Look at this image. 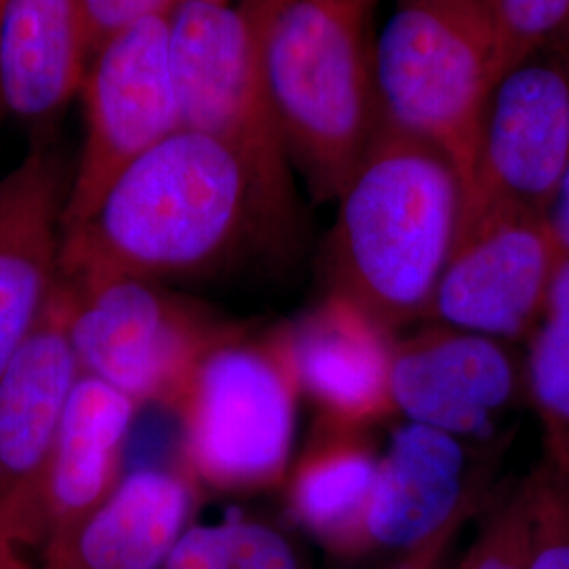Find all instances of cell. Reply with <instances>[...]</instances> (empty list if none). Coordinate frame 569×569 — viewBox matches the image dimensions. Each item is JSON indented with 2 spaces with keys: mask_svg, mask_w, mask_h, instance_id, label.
Segmentation results:
<instances>
[{
  "mask_svg": "<svg viewBox=\"0 0 569 569\" xmlns=\"http://www.w3.org/2000/svg\"><path fill=\"white\" fill-rule=\"evenodd\" d=\"M298 222L296 186L182 127L129 164L87 222L63 232L60 274L203 279L256 247L291 243Z\"/></svg>",
  "mask_w": 569,
  "mask_h": 569,
  "instance_id": "obj_1",
  "label": "cell"
},
{
  "mask_svg": "<svg viewBox=\"0 0 569 569\" xmlns=\"http://www.w3.org/2000/svg\"><path fill=\"white\" fill-rule=\"evenodd\" d=\"M336 203L329 291L392 333L427 319L462 213V182L448 157L380 121Z\"/></svg>",
  "mask_w": 569,
  "mask_h": 569,
  "instance_id": "obj_2",
  "label": "cell"
},
{
  "mask_svg": "<svg viewBox=\"0 0 569 569\" xmlns=\"http://www.w3.org/2000/svg\"><path fill=\"white\" fill-rule=\"evenodd\" d=\"M241 2L289 163L317 201H336L382 121L371 37L378 0Z\"/></svg>",
  "mask_w": 569,
  "mask_h": 569,
  "instance_id": "obj_3",
  "label": "cell"
},
{
  "mask_svg": "<svg viewBox=\"0 0 569 569\" xmlns=\"http://www.w3.org/2000/svg\"><path fill=\"white\" fill-rule=\"evenodd\" d=\"M373 72L382 121L443 152L465 199L483 110L502 77L488 0H395L373 39Z\"/></svg>",
  "mask_w": 569,
  "mask_h": 569,
  "instance_id": "obj_4",
  "label": "cell"
},
{
  "mask_svg": "<svg viewBox=\"0 0 569 569\" xmlns=\"http://www.w3.org/2000/svg\"><path fill=\"white\" fill-rule=\"evenodd\" d=\"M302 397L287 326L213 348L183 390V470L216 491L281 483L293 462Z\"/></svg>",
  "mask_w": 569,
  "mask_h": 569,
  "instance_id": "obj_5",
  "label": "cell"
},
{
  "mask_svg": "<svg viewBox=\"0 0 569 569\" xmlns=\"http://www.w3.org/2000/svg\"><path fill=\"white\" fill-rule=\"evenodd\" d=\"M68 333L81 376L138 406L176 409L204 357L244 329L163 283L136 277L66 279Z\"/></svg>",
  "mask_w": 569,
  "mask_h": 569,
  "instance_id": "obj_6",
  "label": "cell"
},
{
  "mask_svg": "<svg viewBox=\"0 0 569 569\" xmlns=\"http://www.w3.org/2000/svg\"><path fill=\"white\" fill-rule=\"evenodd\" d=\"M167 26L182 127L228 143L272 182L296 186L243 2L182 0Z\"/></svg>",
  "mask_w": 569,
  "mask_h": 569,
  "instance_id": "obj_7",
  "label": "cell"
},
{
  "mask_svg": "<svg viewBox=\"0 0 569 569\" xmlns=\"http://www.w3.org/2000/svg\"><path fill=\"white\" fill-rule=\"evenodd\" d=\"M84 138L63 211V232L89 220L131 163L182 129L167 18L131 26L100 44L82 77Z\"/></svg>",
  "mask_w": 569,
  "mask_h": 569,
  "instance_id": "obj_8",
  "label": "cell"
},
{
  "mask_svg": "<svg viewBox=\"0 0 569 569\" xmlns=\"http://www.w3.org/2000/svg\"><path fill=\"white\" fill-rule=\"evenodd\" d=\"M568 161L569 47H552L493 84L460 218L486 209L545 216Z\"/></svg>",
  "mask_w": 569,
  "mask_h": 569,
  "instance_id": "obj_9",
  "label": "cell"
},
{
  "mask_svg": "<svg viewBox=\"0 0 569 569\" xmlns=\"http://www.w3.org/2000/svg\"><path fill=\"white\" fill-rule=\"evenodd\" d=\"M559 264L545 216L512 209L462 216L427 319L500 342L529 338Z\"/></svg>",
  "mask_w": 569,
  "mask_h": 569,
  "instance_id": "obj_10",
  "label": "cell"
},
{
  "mask_svg": "<svg viewBox=\"0 0 569 569\" xmlns=\"http://www.w3.org/2000/svg\"><path fill=\"white\" fill-rule=\"evenodd\" d=\"M519 378L507 342L467 329L435 323L395 340V413L460 441L496 428L519 395Z\"/></svg>",
  "mask_w": 569,
  "mask_h": 569,
  "instance_id": "obj_11",
  "label": "cell"
},
{
  "mask_svg": "<svg viewBox=\"0 0 569 569\" xmlns=\"http://www.w3.org/2000/svg\"><path fill=\"white\" fill-rule=\"evenodd\" d=\"M140 406L117 388L81 376L63 409L37 489L0 540L41 552L121 483L124 451Z\"/></svg>",
  "mask_w": 569,
  "mask_h": 569,
  "instance_id": "obj_12",
  "label": "cell"
},
{
  "mask_svg": "<svg viewBox=\"0 0 569 569\" xmlns=\"http://www.w3.org/2000/svg\"><path fill=\"white\" fill-rule=\"evenodd\" d=\"M68 317L70 293L60 274L39 323L0 369V536L30 502L81 378Z\"/></svg>",
  "mask_w": 569,
  "mask_h": 569,
  "instance_id": "obj_13",
  "label": "cell"
},
{
  "mask_svg": "<svg viewBox=\"0 0 569 569\" xmlns=\"http://www.w3.org/2000/svg\"><path fill=\"white\" fill-rule=\"evenodd\" d=\"M70 180L63 157L42 138L0 178V369L60 283Z\"/></svg>",
  "mask_w": 569,
  "mask_h": 569,
  "instance_id": "obj_14",
  "label": "cell"
},
{
  "mask_svg": "<svg viewBox=\"0 0 569 569\" xmlns=\"http://www.w3.org/2000/svg\"><path fill=\"white\" fill-rule=\"evenodd\" d=\"M302 395L319 427L361 430L395 413L390 371L395 333L340 293L287 326Z\"/></svg>",
  "mask_w": 569,
  "mask_h": 569,
  "instance_id": "obj_15",
  "label": "cell"
},
{
  "mask_svg": "<svg viewBox=\"0 0 569 569\" xmlns=\"http://www.w3.org/2000/svg\"><path fill=\"white\" fill-rule=\"evenodd\" d=\"M197 483L186 470L142 467L39 552L41 569H163L190 526Z\"/></svg>",
  "mask_w": 569,
  "mask_h": 569,
  "instance_id": "obj_16",
  "label": "cell"
},
{
  "mask_svg": "<svg viewBox=\"0 0 569 569\" xmlns=\"http://www.w3.org/2000/svg\"><path fill=\"white\" fill-rule=\"evenodd\" d=\"M481 493L468 479L467 448L460 439L406 422L378 458L367 507V550L416 549Z\"/></svg>",
  "mask_w": 569,
  "mask_h": 569,
  "instance_id": "obj_17",
  "label": "cell"
},
{
  "mask_svg": "<svg viewBox=\"0 0 569 569\" xmlns=\"http://www.w3.org/2000/svg\"><path fill=\"white\" fill-rule=\"evenodd\" d=\"M89 58L82 0H9L0 21L2 114L47 131L79 96Z\"/></svg>",
  "mask_w": 569,
  "mask_h": 569,
  "instance_id": "obj_18",
  "label": "cell"
},
{
  "mask_svg": "<svg viewBox=\"0 0 569 569\" xmlns=\"http://www.w3.org/2000/svg\"><path fill=\"white\" fill-rule=\"evenodd\" d=\"M378 458L367 432L317 425L287 472V509L293 521L338 555L366 552Z\"/></svg>",
  "mask_w": 569,
  "mask_h": 569,
  "instance_id": "obj_19",
  "label": "cell"
},
{
  "mask_svg": "<svg viewBox=\"0 0 569 569\" xmlns=\"http://www.w3.org/2000/svg\"><path fill=\"white\" fill-rule=\"evenodd\" d=\"M526 390L545 437V465L569 472V258L529 336Z\"/></svg>",
  "mask_w": 569,
  "mask_h": 569,
  "instance_id": "obj_20",
  "label": "cell"
},
{
  "mask_svg": "<svg viewBox=\"0 0 569 569\" xmlns=\"http://www.w3.org/2000/svg\"><path fill=\"white\" fill-rule=\"evenodd\" d=\"M163 569H300L281 531L260 521L230 519L188 526Z\"/></svg>",
  "mask_w": 569,
  "mask_h": 569,
  "instance_id": "obj_21",
  "label": "cell"
},
{
  "mask_svg": "<svg viewBox=\"0 0 569 569\" xmlns=\"http://www.w3.org/2000/svg\"><path fill=\"white\" fill-rule=\"evenodd\" d=\"M502 72L519 61L569 44V0H488Z\"/></svg>",
  "mask_w": 569,
  "mask_h": 569,
  "instance_id": "obj_22",
  "label": "cell"
},
{
  "mask_svg": "<svg viewBox=\"0 0 569 569\" xmlns=\"http://www.w3.org/2000/svg\"><path fill=\"white\" fill-rule=\"evenodd\" d=\"M533 545L531 475L489 512L467 557L456 569H528Z\"/></svg>",
  "mask_w": 569,
  "mask_h": 569,
  "instance_id": "obj_23",
  "label": "cell"
},
{
  "mask_svg": "<svg viewBox=\"0 0 569 569\" xmlns=\"http://www.w3.org/2000/svg\"><path fill=\"white\" fill-rule=\"evenodd\" d=\"M533 486V545L528 569H569V472L540 465Z\"/></svg>",
  "mask_w": 569,
  "mask_h": 569,
  "instance_id": "obj_24",
  "label": "cell"
},
{
  "mask_svg": "<svg viewBox=\"0 0 569 569\" xmlns=\"http://www.w3.org/2000/svg\"><path fill=\"white\" fill-rule=\"evenodd\" d=\"M180 2L182 0H82L91 53L131 26L169 18Z\"/></svg>",
  "mask_w": 569,
  "mask_h": 569,
  "instance_id": "obj_25",
  "label": "cell"
},
{
  "mask_svg": "<svg viewBox=\"0 0 569 569\" xmlns=\"http://www.w3.org/2000/svg\"><path fill=\"white\" fill-rule=\"evenodd\" d=\"M481 498L470 502L467 509L460 510L451 521H449L446 528L441 531H437L430 540L422 542L420 547L416 549L407 550L403 552V559L401 563L395 569H441L443 568V561L448 557L449 550L453 547L456 538L460 536V531L465 528L468 519L477 512Z\"/></svg>",
  "mask_w": 569,
  "mask_h": 569,
  "instance_id": "obj_26",
  "label": "cell"
},
{
  "mask_svg": "<svg viewBox=\"0 0 569 569\" xmlns=\"http://www.w3.org/2000/svg\"><path fill=\"white\" fill-rule=\"evenodd\" d=\"M545 222L549 228L550 239L557 247L561 260L569 258V161L559 178V183L550 197L545 211Z\"/></svg>",
  "mask_w": 569,
  "mask_h": 569,
  "instance_id": "obj_27",
  "label": "cell"
},
{
  "mask_svg": "<svg viewBox=\"0 0 569 569\" xmlns=\"http://www.w3.org/2000/svg\"><path fill=\"white\" fill-rule=\"evenodd\" d=\"M0 569H41L37 561H30L23 550L0 540Z\"/></svg>",
  "mask_w": 569,
  "mask_h": 569,
  "instance_id": "obj_28",
  "label": "cell"
},
{
  "mask_svg": "<svg viewBox=\"0 0 569 569\" xmlns=\"http://www.w3.org/2000/svg\"><path fill=\"white\" fill-rule=\"evenodd\" d=\"M7 4H9V0H0V21H2V16H4ZM2 119H4V114H2V106H0V122H2Z\"/></svg>",
  "mask_w": 569,
  "mask_h": 569,
  "instance_id": "obj_29",
  "label": "cell"
}]
</instances>
